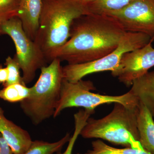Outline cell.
I'll list each match as a JSON object with an SVG mask.
<instances>
[{
	"mask_svg": "<svg viewBox=\"0 0 154 154\" xmlns=\"http://www.w3.org/2000/svg\"><path fill=\"white\" fill-rule=\"evenodd\" d=\"M61 62L59 59L54 58L42 68L38 80L30 88V96L20 102L23 113L34 125H39L54 115L63 79Z\"/></svg>",
	"mask_w": 154,
	"mask_h": 154,
	"instance_id": "4",
	"label": "cell"
},
{
	"mask_svg": "<svg viewBox=\"0 0 154 154\" xmlns=\"http://www.w3.org/2000/svg\"><path fill=\"white\" fill-rule=\"evenodd\" d=\"M92 149L85 154H151L145 150L130 147L119 149L113 147L101 140L92 143Z\"/></svg>",
	"mask_w": 154,
	"mask_h": 154,
	"instance_id": "17",
	"label": "cell"
},
{
	"mask_svg": "<svg viewBox=\"0 0 154 154\" xmlns=\"http://www.w3.org/2000/svg\"><path fill=\"white\" fill-rule=\"evenodd\" d=\"M0 154H14L11 146L0 133Z\"/></svg>",
	"mask_w": 154,
	"mask_h": 154,
	"instance_id": "21",
	"label": "cell"
},
{
	"mask_svg": "<svg viewBox=\"0 0 154 154\" xmlns=\"http://www.w3.org/2000/svg\"><path fill=\"white\" fill-rule=\"evenodd\" d=\"M152 42L141 48L125 54L118 66L111 71L113 77L127 87L148 72L154 66V48Z\"/></svg>",
	"mask_w": 154,
	"mask_h": 154,
	"instance_id": "9",
	"label": "cell"
},
{
	"mask_svg": "<svg viewBox=\"0 0 154 154\" xmlns=\"http://www.w3.org/2000/svg\"><path fill=\"white\" fill-rule=\"evenodd\" d=\"M154 40L145 33L126 32L117 47L107 55L89 62L67 64L63 67V79L70 82H76L91 74L112 71L118 66L125 54L141 48Z\"/></svg>",
	"mask_w": 154,
	"mask_h": 154,
	"instance_id": "6",
	"label": "cell"
},
{
	"mask_svg": "<svg viewBox=\"0 0 154 154\" xmlns=\"http://www.w3.org/2000/svg\"><path fill=\"white\" fill-rule=\"evenodd\" d=\"M76 2H79L83 3V4L88 5V4L93 2L96 0H73Z\"/></svg>",
	"mask_w": 154,
	"mask_h": 154,
	"instance_id": "23",
	"label": "cell"
},
{
	"mask_svg": "<svg viewBox=\"0 0 154 154\" xmlns=\"http://www.w3.org/2000/svg\"><path fill=\"white\" fill-rule=\"evenodd\" d=\"M31 93V88L26 85L15 84L6 86L0 91V99L11 102H21L28 98Z\"/></svg>",
	"mask_w": 154,
	"mask_h": 154,
	"instance_id": "16",
	"label": "cell"
},
{
	"mask_svg": "<svg viewBox=\"0 0 154 154\" xmlns=\"http://www.w3.org/2000/svg\"><path fill=\"white\" fill-rule=\"evenodd\" d=\"M95 90L91 81L80 80L70 82L63 80L60 98L56 107L53 117H57L65 109L73 107H82L88 110H94L99 105L105 104L119 103L129 107L139 105L138 100L128 91L120 96H107L91 92Z\"/></svg>",
	"mask_w": 154,
	"mask_h": 154,
	"instance_id": "5",
	"label": "cell"
},
{
	"mask_svg": "<svg viewBox=\"0 0 154 154\" xmlns=\"http://www.w3.org/2000/svg\"><path fill=\"white\" fill-rule=\"evenodd\" d=\"M8 70L7 67H3L2 64H0V84L3 85L5 84L8 79Z\"/></svg>",
	"mask_w": 154,
	"mask_h": 154,
	"instance_id": "22",
	"label": "cell"
},
{
	"mask_svg": "<svg viewBox=\"0 0 154 154\" xmlns=\"http://www.w3.org/2000/svg\"><path fill=\"white\" fill-rule=\"evenodd\" d=\"M60 152H61V151L58 152H57L55 153H54L53 154H60Z\"/></svg>",
	"mask_w": 154,
	"mask_h": 154,
	"instance_id": "24",
	"label": "cell"
},
{
	"mask_svg": "<svg viewBox=\"0 0 154 154\" xmlns=\"http://www.w3.org/2000/svg\"><path fill=\"white\" fill-rule=\"evenodd\" d=\"M130 92L145 106L154 118V70L134 81Z\"/></svg>",
	"mask_w": 154,
	"mask_h": 154,
	"instance_id": "12",
	"label": "cell"
},
{
	"mask_svg": "<svg viewBox=\"0 0 154 154\" xmlns=\"http://www.w3.org/2000/svg\"><path fill=\"white\" fill-rule=\"evenodd\" d=\"M89 14L87 5L73 0H43L34 41L44 53L48 63L51 54L68 40L75 19Z\"/></svg>",
	"mask_w": 154,
	"mask_h": 154,
	"instance_id": "2",
	"label": "cell"
},
{
	"mask_svg": "<svg viewBox=\"0 0 154 154\" xmlns=\"http://www.w3.org/2000/svg\"><path fill=\"white\" fill-rule=\"evenodd\" d=\"M0 133L11 146L14 154H24L33 142L27 131L8 119L0 107Z\"/></svg>",
	"mask_w": 154,
	"mask_h": 154,
	"instance_id": "10",
	"label": "cell"
},
{
	"mask_svg": "<svg viewBox=\"0 0 154 154\" xmlns=\"http://www.w3.org/2000/svg\"><path fill=\"white\" fill-rule=\"evenodd\" d=\"M138 112L139 105L129 107L116 103L112 111L103 118H88L80 135L84 138L102 139L124 147L143 149L139 141Z\"/></svg>",
	"mask_w": 154,
	"mask_h": 154,
	"instance_id": "3",
	"label": "cell"
},
{
	"mask_svg": "<svg viewBox=\"0 0 154 154\" xmlns=\"http://www.w3.org/2000/svg\"><path fill=\"white\" fill-rule=\"evenodd\" d=\"M134 0H96L87 5L89 14H107L120 11Z\"/></svg>",
	"mask_w": 154,
	"mask_h": 154,
	"instance_id": "14",
	"label": "cell"
},
{
	"mask_svg": "<svg viewBox=\"0 0 154 154\" xmlns=\"http://www.w3.org/2000/svg\"><path fill=\"white\" fill-rule=\"evenodd\" d=\"M105 15L118 21L126 32L145 33L154 39V0H134L120 11Z\"/></svg>",
	"mask_w": 154,
	"mask_h": 154,
	"instance_id": "8",
	"label": "cell"
},
{
	"mask_svg": "<svg viewBox=\"0 0 154 154\" xmlns=\"http://www.w3.org/2000/svg\"><path fill=\"white\" fill-rule=\"evenodd\" d=\"M43 0H21L18 17L24 31L34 41L39 27Z\"/></svg>",
	"mask_w": 154,
	"mask_h": 154,
	"instance_id": "11",
	"label": "cell"
},
{
	"mask_svg": "<svg viewBox=\"0 0 154 154\" xmlns=\"http://www.w3.org/2000/svg\"><path fill=\"white\" fill-rule=\"evenodd\" d=\"M5 64L8 69V80L5 84L3 85L4 87L14 85L15 84H21L26 85L23 81V78L20 75V66L16 58H14L8 56L6 59Z\"/></svg>",
	"mask_w": 154,
	"mask_h": 154,
	"instance_id": "19",
	"label": "cell"
},
{
	"mask_svg": "<svg viewBox=\"0 0 154 154\" xmlns=\"http://www.w3.org/2000/svg\"><path fill=\"white\" fill-rule=\"evenodd\" d=\"M21 0H0V21L18 17Z\"/></svg>",
	"mask_w": 154,
	"mask_h": 154,
	"instance_id": "20",
	"label": "cell"
},
{
	"mask_svg": "<svg viewBox=\"0 0 154 154\" xmlns=\"http://www.w3.org/2000/svg\"><path fill=\"white\" fill-rule=\"evenodd\" d=\"M0 30L1 34L8 35L14 42L16 49L15 57L22 71L23 81L26 85L31 82L37 70L47 66L48 63L44 53L27 36L18 17L1 22Z\"/></svg>",
	"mask_w": 154,
	"mask_h": 154,
	"instance_id": "7",
	"label": "cell"
},
{
	"mask_svg": "<svg viewBox=\"0 0 154 154\" xmlns=\"http://www.w3.org/2000/svg\"><path fill=\"white\" fill-rule=\"evenodd\" d=\"M1 22H1V21H0V25H1ZM1 34V30H0V34Z\"/></svg>",
	"mask_w": 154,
	"mask_h": 154,
	"instance_id": "25",
	"label": "cell"
},
{
	"mask_svg": "<svg viewBox=\"0 0 154 154\" xmlns=\"http://www.w3.org/2000/svg\"><path fill=\"white\" fill-rule=\"evenodd\" d=\"M126 32L119 22L110 16L84 15L73 22L69 38L51 54L50 63L54 58L65 61L68 64L99 59L113 51Z\"/></svg>",
	"mask_w": 154,
	"mask_h": 154,
	"instance_id": "1",
	"label": "cell"
},
{
	"mask_svg": "<svg viewBox=\"0 0 154 154\" xmlns=\"http://www.w3.org/2000/svg\"><path fill=\"white\" fill-rule=\"evenodd\" d=\"M137 128L139 142L144 149L154 154V121L148 109L141 103L139 104Z\"/></svg>",
	"mask_w": 154,
	"mask_h": 154,
	"instance_id": "13",
	"label": "cell"
},
{
	"mask_svg": "<svg viewBox=\"0 0 154 154\" xmlns=\"http://www.w3.org/2000/svg\"><path fill=\"white\" fill-rule=\"evenodd\" d=\"M70 137L69 134L67 133L62 138L55 142L33 141L30 147L24 154H53L60 152L64 145L69 142Z\"/></svg>",
	"mask_w": 154,
	"mask_h": 154,
	"instance_id": "15",
	"label": "cell"
},
{
	"mask_svg": "<svg viewBox=\"0 0 154 154\" xmlns=\"http://www.w3.org/2000/svg\"><path fill=\"white\" fill-rule=\"evenodd\" d=\"M90 117V114L84 110H80L79 112L75 113L74 116L75 125L74 132L69 140L68 145L66 150L63 152H60V154H72L74 146L78 136L80 135L81 131Z\"/></svg>",
	"mask_w": 154,
	"mask_h": 154,
	"instance_id": "18",
	"label": "cell"
}]
</instances>
